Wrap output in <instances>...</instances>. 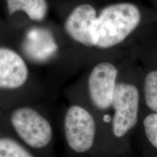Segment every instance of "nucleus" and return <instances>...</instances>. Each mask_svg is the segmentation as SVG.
Segmentation results:
<instances>
[{"label": "nucleus", "mask_w": 157, "mask_h": 157, "mask_svg": "<svg viewBox=\"0 0 157 157\" xmlns=\"http://www.w3.org/2000/svg\"><path fill=\"white\" fill-rule=\"evenodd\" d=\"M63 135L69 152L74 156H87L96 144L98 127L89 109L81 103L70 105L63 118Z\"/></svg>", "instance_id": "3"}, {"label": "nucleus", "mask_w": 157, "mask_h": 157, "mask_svg": "<svg viewBox=\"0 0 157 157\" xmlns=\"http://www.w3.org/2000/svg\"><path fill=\"white\" fill-rule=\"evenodd\" d=\"M0 157H37L13 135H0Z\"/></svg>", "instance_id": "9"}, {"label": "nucleus", "mask_w": 157, "mask_h": 157, "mask_svg": "<svg viewBox=\"0 0 157 157\" xmlns=\"http://www.w3.org/2000/svg\"><path fill=\"white\" fill-rule=\"evenodd\" d=\"M143 125L148 140L157 148V113L147 116L143 121Z\"/></svg>", "instance_id": "11"}, {"label": "nucleus", "mask_w": 157, "mask_h": 157, "mask_svg": "<svg viewBox=\"0 0 157 157\" xmlns=\"http://www.w3.org/2000/svg\"><path fill=\"white\" fill-rule=\"evenodd\" d=\"M8 121L12 135L37 157H56L52 125L42 111L21 103L11 110Z\"/></svg>", "instance_id": "1"}, {"label": "nucleus", "mask_w": 157, "mask_h": 157, "mask_svg": "<svg viewBox=\"0 0 157 157\" xmlns=\"http://www.w3.org/2000/svg\"><path fill=\"white\" fill-rule=\"evenodd\" d=\"M97 17L95 9L90 4L77 5L65 21V31L77 44L87 48L94 47L93 29Z\"/></svg>", "instance_id": "6"}, {"label": "nucleus", "mask_w": 157, "mask_h": 157, "mask_svg": "<svg viewBox=\"0 0 157 157\" xmlns=\"http://www.w3.org/2000/svg\"><path fill=\"white\" fill-rule=\"evenodd\" d=\"M7 6L10 15L22 11L36 22L44 20L48 12L47 0H7Z\"/></svg>", "instance_id": "8"}, {"label": "nucleus", "mask_w": 157, "mask_h": 157, "mask_svg": "<svg viewBox=\"0 0 157 157\" xmlns=\"http://www.w3.org/2000/svg\"><path fill=\"white\" fill-rule=\"evenodd\" d=\"M144 95L149 109L157 113V71L150 72L144 83Z\"/></svg>", "instance_id": "10"}, {"label": "nucleus", "mask_w": 157, "mask_h": 157, "mask_svg": "<svg viewBox=\"0 0 157 157\" xmlns=\"http://www.w3.org/2000/svg\"><path fill=\"white\" fill-rule=\"evenodd\" d=\"M111 107L113 116L111 129L113 137L122 138L136 125L139 109V93L135 86L118 83Z\"/></svg>", "instance_id": "4"}, {"label": "nucleus", "mask_w": 157, "mask_h": 157, "mask_svg": "<svg viewBox=\"0 0 157 157\" xmlns=\"http://www.w3.org/2000/svg\"><path fill=\"white\" fill-rule=\"evenodd\" d=\"M29 76L28 66L23 57L13 49L0 47V90H21Z\"/></svg>", "instance_id": "7"}, {"label": "nucleus", "mask_w": 157, "mask_h": 157, "mask_svg": "<svg viewBox=\"0 0 157 157\" xmlns=\"http://www.w3.org/2000/svg\"><path fill=\"white\" fill-rule=\"evenodd\" d=\"M118 71L109 62L96 65L87 81V93L90 103L98 111H105L112 105L117 87Z\"/></svg>", "instance_id": "5"}, {"label": "nucleus", "mask_w": 157, "mask_h": 157, "mask_svg": "<svg viewBox=\"0 0 157 157\" xmlns=\"http://www.w3.org/2000/svg\"><path fill=\"white\" fill-rule=\"evenodd\" d=\"M140 18V10L132 3H116L104 7L94 25V47L107 49L120 44L137 28Z\"/></svg>", "instance_id": "2"}]
</instances>
